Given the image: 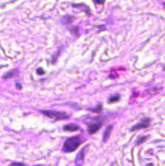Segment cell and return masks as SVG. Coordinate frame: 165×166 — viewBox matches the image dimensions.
<instances>
[{
	"mask_svg": "<svg viewBox=\"0 0 165 166\" xmlns=\"http://www.w3.org/2000/svg\"><path fill=\"white\" fill-rule=\"evenodd\" d=\"M82 143V140L79 136L71 137L66 140L63 145V151L65 152H72L75 151Z\"/></svg>",
	"mask_w": 165,
	"mask_h": 166,
	"instance_id": "obj_1",
	"label": "cell"
},
{
	"mask_svg": "<svg viewBox=\"0 0 165 166\" xmlns=\"http://www.w3.org/2000/svg\"><path fill=\"white\" fill-rule=\"evenodd\" d=\"M41 113L44 114L50 118L54 119L56 121H60V120H66L70 118V116L66 114V113L62 112H58L55 110H41Z\"/></svg>",
	"mask_w": 165,
	"mask_h": 166,
	"instance_id": "obj_2",
	"label": "cell"
},
{
	"mask_svg": "<svg viewBox=\"0 0 165 166\" xmlns=\"http://www.w3.org/2000/svg\"><path fill=\"white\" fill-rule=\"evenodd\" d=\"M104 119V118H95L94 122H92V123L89 125L88 127V131L90 135H93V134L96 133L100 129V127H102L103 125V120Z\"/></svg>",
	"mask_w": 165,
	"mask_h": 166,
	"instance_id": "obj_3",
	"label": "cell"
},
{
	"mask_svg": "<svg viewBox=\"0 0 165 166\" xmlns=\"http://www.w3.org/2000/svg\"><path fill=\"white\" fill-rule=\"evenodd\" d=\"M150 124V119L148 118H145L142 119L141 121L138 123V124L134 125V127H131L130 131H138V130H141V129H145L147 128Z\"/></svg>",
	"mask_w": 165,
	"mask_h": 166,
	"instance_id": "obj_4",
	"label": "cell"
},
{
	"mask_svg": "<svg viewBox=\"0 0 165 166\" xmlns=\"http://www.w3.org/2000/svg\"><path fill=\"white\" fill-rule=\"evenodd\" d=\"M87 148H88V146L84 147V148L78 153V155H77L76 159H75V165L76 166H82V165H83L84 158H85V151Z\"/></svg>",
	"mask_w": 165,
	"mask_h": 166,
	"instance_id": "obj_5",
	"label": "cell"
},
{
	"mask_svg": "<svg viewBox=\"0 0 165 166\" xmlns=\"http://www.w3.org/2000/svg\"><path fill=\"white\" fill-rule=\"evenodd\" d=\"M80 129V127L75 124H67L63 127V130L65 131H77Z\"/></svg>",
	"mask_w": 165,
	"mask_h": 166,
	"instance_id": "obj_6",
	"label": "cell"
},
{
	"mask_svg": "<svg viewBox=\"0 0 165 166\" xmlns=\"http://www.w3.org/2000/svg\"><path fill=\"white\" fill-rule=\"evenodd\" d=\"M112 126H108L105 129V131H104V135H103V142H106L107 140H109V136H110V135L112 133Z\"/></svg>",
	"mask_w": 165,
	"mask_h": 166,
	"instance_id": "obj_7",
	"label": "cell"
},
{
	"mask_svg": "<svg viewBox=\"0 0 165 166\" xmlns=\"http://www.w3.org/2000/svg\"><path fill=\"white\" fill-rule=\"evenodd\" d=\"M18 74L17 70H13L12 71H9L7 74H5L3 76V78L4 80H8V79H12V78L15 77V75Z\"/></svg>",
	"mask_w": 165,
	"mask_h": 166,
	"instance_id": "obj_8",
	"label": "cell"
},
{
	"mask_svg": "<svg viewBox=\"0 0 165 166\" xmlns=\"http://www.w3.org/2000/svg\"><path fill=\"white\" fill-rule=\"evenodd\" d=\"M74 19V17L72 16V15H66V16H64V17L62 18V22L65 24H70L73 22Z\"/></svg>",
	"mask_w": 165,
	"mask_h": 166,
	"instance_id": "obj_9",
	"label": "cell"
},
{
	"mask_svg": "<svg viewBox=\"0 0 165 166\" xmlns=\"http://www.w3.org/2000/svg\"><path fill=\"white\" fill-rule=\"evenodd\" d=\"M120 100V96L117 94V95H113L112 97H110L109 99V103H115V102H118Z\"/></svg>",
	"mask_w": 165,
	"mask_h": 166,
	"instance_id": "obj_10",
	"label": "cell"
},
{
	"mask_svg": "<svg viewBox=\"0 0 165 166\" xmlns=\"http://www.w3.org/2000/svg\"><path fill=\"white\" fill-rule=\"evenodd\" d=\"M148 136H140L138 138V140L136 141V145H141L143 143L147 140Z\"/></svg>",
	"mask_w": 165,
	"mask_h": 166,
	"instance_id": "obj_11",
	"label": "cell"
},
{
	"mask_svg": "<svg viewBox=\"0 0 165 166\" xmlns=\"http://www.w3.org/2000/svg\"><path fill=\"white\" fill-rule=\"evenodd\" d=\"M102 109H103V106H102L101 105H98L97 107L89 109V110L91 111V112H93V113H100V112L102 111Z\"/></svg>",
	"mask_w": 165,
	"mask_h": 166,
	"instance_id": "obj_12",
	"label": "cell"
},
{
	"mask_svg": "<svg viewBox=\"0 0 165 166\" xmlns=\"http://www.w3.org/2000/svg\"><path fill=\"white\" fill-rule=\"evenodd\" d=\"M70 29H71V33H73L74 36H78V34H79V28L78 27H71Z\"/></svg>",
	"mask_w": 165,
	"mask_h": 166,
	"instance_id": "obj_13",
	"label": "cell"
},
{
	"mask_svg": "<svg viewBox=\"0 0 165 166\" xmlns=\"http://www.w3.org/2000/svg\"><path fill=\"white\" fill-rule=\"evenodd\" d=\"M37 75H42L45 74V71H43V69L40 67V68H38L37 70Z\"/></svg>",
	"mask_w": 165,
	"mask_h": 166,
	"instance_id": "obj_14",
	"label": "cell"
},
{
	"mask_svg": "<svg viewBox=\"0 0 165 166\" xmlns=\"http://www.w3.org/2000/svg\"><path fill=\"white\" fill-rule=\"evenodd\" d=\"M95 2V3H96V4H103L104 2H105V0H93Z\"/></svg>",
	"mask_w": 165,
	"mask_h": 166,
	"instance_id": "obj_15",
	"label": "cell"
},
{
	"mask_svg": "<svg viewBox=\"0 0 165 166\" xmlns=\"http://www.w3.org/2000/svg\"><path fill=\"white\" fill-rule=\"evenodd\" d=\"M10 166H25V165L23 163H12Z\"/></svg>",
	"mask_w": 165,
	"mask_h": 166,
	"instance_id": "obj_16",
	"label": "cell"
},
{
	"mask_svg": "<svg viewBox=\"0 0 165 166\" xmlns=\"http://www.w3.org/2000/svg\"><path fill=\"white\" fill-rule=\"evenodd\" d=\"M15 87H16L19 90H21V89H22V86L20 85V83H17L16 84H15Z\"/></svg>",
	"mask_w": 165,
	"mask_h": 166,
	"instance_id": "obj_17",
	"label": "cell"
},
{
	"mask_svg": "<svg viewBox=\"0 0 165 166\" xmlns=\"http://www.w3.org/2000/svg\"><path fill=\"white\" fill-rule=\"evenodd\" d=\"M147 166H153V165H152V164H148Z\"/></svg>",
	"mask_w": 165,
	"mask_h": 166,
	"instance_id": "obj_18",
	"label": "cell"
},
{
	"mask_svg": "<svg viewBox=\"0 0 165 166\" xmlns=\"http://www.w3.org/2000/svg\"><path fill=\"white\" fill-rule=\"evenodd\" d=\"M164 71H165V67H164Z\"/></svg>",
	"mask_w": 165,
	"mask_h": 166,
	"instance_id": "obj_19",
	"label": "cell"
},
{
	"mask_svg": "<svg viewBox=\"0 0 165 166\" xmlns=\"http://www.w3.org/2000/svg\"><path fill=\"white\" fill-rule=\"evenodd\" d=\"M37 166H41V165H37Z\"/></svg>",
	"mask_w": 165,
	"mask_h": 166,
	"instance_id": "obj_20",
	"label": "cell"
}]
</instances>
